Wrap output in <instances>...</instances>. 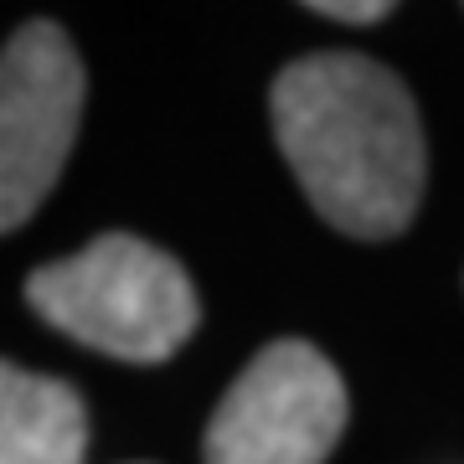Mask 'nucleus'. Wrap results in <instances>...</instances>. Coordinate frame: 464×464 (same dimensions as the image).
<instances>
[{
    "label": "nucleus",
    "instance_id": "obj_5",
    "mask_svg": "<svg viewBox=\"0 0 464 464\" xmlns=\"http://www.w3.org/2000/svg\"><path fill=\"white\" fill-rule=\"evenodd\" d=\"M88 408L57 377L0 366V464H83Z\"/></svg>",
    "mask_w": 464,
    "mask_h": 464
},
{
    "label": "nucleus",
    "instance_id": "obj_3",
    "mask_svg": "<svg viewBox=\"0 0 464 464\" xmlns=\"http://www.w3.org/2000/svg\"><path fill=\"white\" fill-rule=\"evenodd\" d=\"M346 429V387L310 341H274L217 402L207 464H325Z\"/></svg>",
    "mask_w": 464,
    "mask_h": 464
},
{
    "label": "nucleus",
    "instance_id": "obj_2",
    "mask_svg": "<svg viewBox=\"0 0 464 464\" xmlns=\"http://www.w3.org/2000/svg\"><path fill=\"white\" fill-rule=\"evenodd\" d=\"M26 299L47 325L119 362H166L201 320L186 268L134 232H103L83 253L42 264Z\"/></svg>",
    "mask_w": 464,
    "mask_h": 464
},
{
    "label": "nucleus",
    "instance_id": "obj_6",
    "mask_svg": "<svg viewBox=\"0 0 464 464\" xmlns=\"http://www.w3.org/2000/svg\"><path fill=\"white\" fill-rule=\"evenodd\" d=\"M310 11H320V16H335V21H356V26H366V21H382L398 0H304Z\"/></svg>",
    "mask_w": 464,
    "mask_h": 464
},
{
    "label": "nucleus",
    "instance_id": "obj_4",
    "mask_svg": "<svg viewBox=\"0 0 464 464\" xmlns=\"http://www.w3.org/2000/svg\"><path fill=\"white\" fill-rule=\"evenodd\" d=\"M83 63L52 21H26L0 57V227L16 232L52 197L83 114Z\"/></svg>",
    "mask_w": 464,
    "mask_h": 464
},
{
    "label": "nucleus",
    "instance_id": "obj_1",
    "mask_svg": "<svg viewBox=\"0 0 464 464\" xmlns=\"http://www.w3.org/2000/svg\"><path fill=\"white\" fill-rule=\"evenodd\" d=\"M268 114L299 191L351 237H398L413 222L429 150L408 88L372 57L310 52L268 88Z\"/></svg>",
    "mask_w": 464,
    "mask_h": 464
}]
</instances>
